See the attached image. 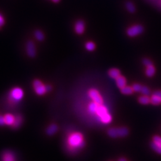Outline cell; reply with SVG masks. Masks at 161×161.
Wrapping results in <instances>:
<instances>
[{
    "instance_id": "6da1fadb",
    "label": "cell",
    "mask_w": 161,
    "mask_h": 161,
    "mask_svg": "<svg viewBox=\"0 0 161 161\" xmlns=\"http://www.w3.org/2000/svg\"><path fill=\"white\" fill-rule=\"evenodd\" d=\"M68 141L69 145L73 148H82L85 145L83 135L80 133H74L70 134Z\"/></svg>"
},
{
    "instance_id": "7a4b0ae2",
    "label": "cell",
    "mask_w": 161,
    "mask_h": 161,
    "mask_svg": "<svg viewBox=\"0 0 161 161\" xmlns=\"http://www.w3.org/2000/svg\"><path fill=\"white\" fill-rule=\"evenodd\" d=\"M128 129L125 127L112 128L107 131V134L112 138L124 137L128 134Z\"/></svg>"
},
{
    "instance_id": "3957f363",
    "label": "cell",
    "mask_w": 161,
    "mask_h": 161,
    "mask_svg": "<svg viewBox=\"0 0 161 161\" xmlns=\"http://www.w3.org/2000/svg\"><path fill=\"white\" fill-rule=\"evenodd\" d=\"M23 95L24 93L22 88L19 87H14L10 91L9 99L11 103H17L23 99Z\"/></svg>"
},
{
    "instance_id": "277c9868",
    "label": "cell",
    "mask_w": 161,
    "mask_h": 161,
    "mask_svg": "<svg viewBox=\"0 0 161 161\" xmlns=\"http://www.w3.org/2000/svg\"><path fill=\"white\" fill-rule=\"evenodd\" d=\"M144 31V29L141 25H136L129 27L127 31V35L130 37H134L141 34Z\"/></svg>"
},
{
    "instance_id": "5b68a950",
    "label": "cell",
    "mask_w": 161,
    "mask_h": 161,
    "mask_svg": "<svg viewBox=\"0 0 161 161\" xmlns=\"http://www.w3.org/2000/svg\"><path fill=\"white\" fill-rule=\"evenodd\" d=\"M88 95L94 102L99 104H103V99L97 89H91L90 90L88 91Z\"/></svg>"
},
{
    "instance_id": "8992f818",
    "label": "cell",
    "mask_w": 161,
    "mask_h": 161,
    "mask_svg": "<svg viewBox=\"0 0 161 161\" xmlns=\"http://www.w3.org/2000/svg\"><path fill=\"white\" fill-rule=\"evenodd\" d=\"M33 87L35 93L39 95H43L47 92L45 86L38 80H35L33 82Z\"/></svg>"
},
{
    "instance_id": "52a82bcc",
    "label": "cell",
    "mask_w": 161,
    "mask_h": 161,
    "mask_svg": "<svg viewBox=\"0 0 161 161\" xmlns=\"http://www.w3.org/2000/svg\"><path fill=\"white\" fill-rule=\"evenodd\" d=\"M26 53L29 57L33 58L36 56V48L34 43L32 41H29L27 42L26 45Z\"/></svg>"
},
{
    "instance_id": "ba28073f",
    "label": "cell",
    "mask_w": 161,
    "mask_h": 161,
    "mask_svg": "<svg viewBox=\"0 0 161 161\" xmlns=\"http://www.w3.org/2000/svg\"><path fill=\"white\" fill-rule=\"evenodd\" d=\"M85 23L82 20L77 21L75 25V31L78 34H82L84 32Z\"/></svg>"
},
{
    "instance_id": "9c48e42d",
    "label": "cell",
    "mask_w": 161,
    "mask_h": 161,
    "mask_svg": "<svg viewBox=\"0 0 161 161\" xmlns=\"http://www.w3.org/2000/svg\"><path fill=\"white\" fill-rule=\"evenodd\" d=\"M116 85H117L118 87L120 89H121L122 88L124 87L125 86H126L127 81H126V79H125V77L120 75L116 79Z\"/></svg>"
},
{
    "instance_id": "30bf717a",
    "label": "cell",
    "mask_w": 161,
    "mask_h": 161,
    "mask_svg": "<svg viewBox=\"0 0 161 161\" xmlns=\"http://www.w3.org/2000/svg\"><path fill=\"white\" fill-rule=\"evenodd\" d=\"M107 113H109L108 110H107V109L103 104H100L99 105L98 107V109L96 113H95V114H96L99 118H100L102 116H103L104 115L106 114Z\"/></svg>"
},
{
    "instance_id": "8fae6325",
    "label": "cell",
    "mask_w": 161,
    "mask_h": 161,
    "mask_svg": "<svg viewBox=\"0 0 161 161\" xmlns=\"http://www.w3.org/2000/svg\"><path fill=\"white\" fill-rule=\"evenodd\" d=\"M58 130V127L57 125L56 124H51L50 125V126L47 128L46 130V133L48 135H53L55 134V133H56V132Z\"/></svg>"
},
{
    "instance_id": "7c38bea8",
    "label": "cell",
    "mask_w": 161,
    "mask_h": 161,
    "mask_svg": "<svg viewBox=\"0 0 161 161\" xmlns=\"http://www.w3.org/2000/svg\"><path fill=\"white\" fill-rule=\"evenodd\" d=\"M99 105L100 104H99L96 103H95L94 102V101L92 103H89L88 107V109L89 112L91 114H94V113H96Z\"/></svg>"
},
{
    "instance_id": "4fadbf2b",
    "label": "cell",
    "mask_w": 161,
    "mask_h": 161,
    "mask_svg": "<svg viewBox=\"0 0 161 161\" xmlns=\"http://www.w3.org/2000/svg\"><path fill=\"white\" fill-rule=\"evenodd\" d=\"M4 119L5 124L7 125H13L15 121V117L11 114H6L4 116Z\"/></svg>"
},
{
    "instance_id": "5bb4252c",
    "label": "cell",
    "mask_w": 161,
    "mask_h": 161,
    "mask_svg": "<svg viewBox=\"0 0 161 161\" xmlns=\"http://www.w3.org/2000/svg\"><path fill=\"white\" fill-rule=\"evenodd\" d=\"M108 74L110 78L115 80L121 75L120 71H119L118 69H115V68H112L110 69Z\"/></svg>"
},
{
    "instance_id": "9a60e30c",
    "label": "cell",
    "mask_w": 161,
    "mask_h": 161,
    "mask_svg": "<svg viewBox=\"0 0 161 161\" xmlns=\"http://www.w3.org/2000/svg\"><path fill=\"white\" fill-rule=\"evenodd\" d=\"M100 119L101 122L102 123L105 124H109V123L111 122L112 118L110 114H109V113H107L106 114H105L103 116L100 117Z\"/></svg>"
},
{
    "instance_id": "2e32d148",
    "label": "cell",
    "mask_w": 161,
    "mask_h": 161,
    "mask_svg": "<svg viewBox=\"0 0 161 161\" xmlns=\"http://www.w3.org/2000/svg\"><path fill=\"white\" fill-rule=\"evenodd\" d=\"M139 102L142 104H148L150 103V98L148 95H144L141 96L139 98Z\"/></svg>"
},
{
    "instance_id": "e0dca14e",
    "label": "cell",
    "mask_w": 161,
    "mask_h": 161,
    "mask_svg": "<svg viewBox=\"0 0 161 161\" xmlns=\"http://www.w3.org/2000/svg\"><path fill=\"white\" fill-rule=\"evenodd\" d=\"M150 103L153 105H159L161 103V99L158 95L153 94L150 97Z\"/></svg>"
},
{
    "instance_id": "ac0fdd59",
    "label": "cell",
    "mask_w": 161,
    "mask_h": 161,
    "mask_svg": "<svg viewBox=\"0 0 161 161\" xmlns=\"http://www.w3.org/2000/svg\"><path fill=\"white\" fill-rule=\"evenodd\" d=\"M121 91L122 94L125 95H130L134 92L132 87L129 86H125L124 87L122 88L121 89Z\"/></svg>"
},
{
    "instance_id": "d6986e66",
    "label": "cell",
    "mask_w": 161,
    "mask_h": 161,
    "mask_svg": "<svg viewBox=\"0 0 161 161\" xmlns=\"http://www.w3.org/2000/svg\"><path fill=\"white\" fill-rule=\"evenodd\" d=\"M146 74L148 77H152L154 75L155 73V68L153 66V65L149 66L148 67H146Z\"/></svg>"
},
{
    "instance_id": "ffe728a7",
    "label": "cell",
    "mask_w": 161,
    "mask_h": 161,
    "mask_svg": "<svg viewBox=\"0 0 161 161\" xmlns=\"http://www.w3.org/2000/svg\"><path fill=\"white\" fill-rule=\"evenodd\" d=\"M14 157L13 153L7 152H5L3 155V160L4 161H14Z\"/></svg>"
},
{
    "instance_id": "44dd1931",
    "label": "cell",
    "mask_w": 161,
    "mask_h": 161,
    "mask_svg": "<svg viewBox=\"0 0 161 161\" xmlns=\"http://www.w3.org/2000/svg\"><path fill=\"white\" fill-rule=\"evenodd\" d=\"M22 117L21 115H18L15 117V121L13 125V127L15 128L19 127L22 123Z\"/></svg>"
},
{
    "instance_id": "7402d4cb",
    "label": "cell",
    "mask_w": 161,
    "mask_h": 161,
    "mask_svg": "<svg viewBox=\"0 0 161 161\" xmlns=\"http://www.w3.org/2000/svg\"><path fill=\"white\" fill-rule=\"evenodd\" d=\"M34 36L35 38L39 41H43L44 39V35L43 32L39 31V30H37L34 32Z\"/></svg>"
},
{
    "instance_id": "603a6c76",
    "label": "cell",
    "mask_w": 161,
    "mask_h": 161,
    "mask_svg": "<svg viewBox=\"0 0 161 161\" xmlns=\"http://www.w3.org/2000/svg\"><path fill=\"white\" fill-rule=\"evenodd\" d=\"M151 147L154 151H155L158 154H161V146L157 145L156 143H155L154 142L152 141L151 143Z\"/></svg>"
},
{
    "instance_id": "cb8c5ba5",
    "label": "cell",
    "mask_w": 161,
    "mask_h": 161,
    "mask_svg": "<svg viewBox=\"0 0 161 161\" xmlns=\"http://www.w3.org/2000/svg\"><path fill=\"white\" fill-rule=\"evenodd\" d=\"M85 48L88 51H92L94 50L95 48V44L93 43V42L89 41L85 44Z\"/></svg>"
},
{
    "instance_id": "d4e9b609",
    "label": "cell",
    "mask_w": 161,
    "mask_h": 161,
    "mask_svg": "<svg viewBox=\"0 0 161 161\" xmlns=\"http://www.w3.org/2000/svg\"><path fill=\"white\" fill-rule=\"evenodd\" d=\"M126 7L128 11H129L130 13H134L135 10V8L134 5L131 2H128L126 4Z\"/></svg>"
},
{
    "instance_id": "484cf974",
    "label": "cell",
    "mask_w": 161,
    "mask_h": 161,
    "mask_svg": "<svg viewBox=\"0 0 161 161\" xmlns=\"http://www.w3.org/2000/svg\"><path fill=\"white\" fill-rule=\"evenodd\" d=\"M142 87L141 85L139 84V83H134L133 85L132 86V88L133 89V91L137 93H140Z\"/></svg>"
},
{
    "instance_id": "4316f807",
    "label": "cell",
    "mask_w": 161,
    "mask_h": 161,
    "mask_svg": "<svg viewBox=\"0 0 161 161\" xmlns=\"http://www.w3.org/2000/svg\"><path fill=\"white\" fill-rule=\"evenodd\" d=\"M144 95H149L150 93V91L147 87H142L141 92Z\"/></svg>"
},
{
    "instance_id": "83f0119b",
    "label": "cell",
    "mask_w": 161,
    "mask_h": 161,
    "mask_svg": "<svg viewBox=\"0 0 161 161\" xmlns=\"http://www.w3.org/2000/svg\"><path fill=\"white\" fill-rule=\"evenodd\" d=\"M153 141L161 146V137L158 135H155L153 137Z\"/></svg>"
},
{
    "instance_id": "f1b7e54d",
    "label": "cell",
    "mask_w": 161,
    "mask_h": 161,
    "mask_svg": "<svg viewBox=\"0 0 161 161\" xmlns=\"http://www.w3.org/2000/svg\"><path fill=\"white\" fill-rule=\"evenodd\" d=\"M143 63L145 66H146V67H148V66H149L153 65V63H152V61L150 60H149V59H147V58L143 59Z\"/></svg>"
},
{
    "instance_id": "f546056e",
    "label": "cell",
    "mask_w": 161,
    "mask_h": 161,
    "mask_svg": "<svg viewBox=\"0 0 161 161\" xmlns=\"http://www.w3.org/2000/svg\"><path fill=\"white\" fill-rule=\"evenodd\" d=\"M5 23V20H4V18L3 16V15L0 13V27L3 26Z\"/></svg>"
},
{
    "instance_id": "4dcf8cb0",
    "label": "cell",
    "mask_w": 161,
    "mask_h": 161,
    "mask_svg": "<svg viewBox=\"0 0 161 161\" xmlns=\"http://www.w3.org/2000/svg\"><path fill=\"white\" fill-rule=\"evenodd\" d=\"M5 124V122L4 116H0V125L2 126V125H4Z\"/></svg>"
},
{
    "instance_id": "1f68e13d",
    "label": "cell",
    "mask_w": 161,
    "mask_h": 161,
    "mask_svg": "<svg viewBox=\"0 0 161 161\" xmlns=\"http://www.w3.org/2000/svg\"><path fill=\"white\" fill-rule=\"evenodd\" d=\"M153 94L158 95V96L161 99V91H157L156 92H154Z\"/></svg>"
},
{
    "instance_id": "d6a6232c",
    "label": "cell",
    "mask_w": 161,
    "mask_h": 161,
    "mask_svg": "<svg viewBox=\"0 0 161 161\" xmlns=\"http://www.w3.org/2000/svg\"><path fill=\"white\" fill-rule=\"evenodd\" d=\"M45 89H46V91L47 92H49L51 90V87L49 85H45Z\"/></svg>"
},
{
    "instance_id": "836d02e7",
    "label": "cell",
    "mask_w": 161,
    "mask_h": 161,
    "mask_svg": "<svg viewBox=\"0 0 161 161\" xmlns=\"http://www.w3.org/2000/svg\"><path fill=\"white\" fill-rule=\"evenodd\" d=\"M118 161H127V160L125 159V158H121Z\"/></svg>"
},
{
    "instance_id": "e575fe53",
    "label": "cell",
    "mask_w": 161,
    "mask_h": 161,
    "mask_svg": "<svg viewBox=\"0 0 161 161\" xmlns=\"http://www.w3.org/2000/svg\"><path fill=\"white\" fill-rule=\"evenodd\" d=\"M52 1L54 2V3H58L60 1V0H52Z\"/></svg>"
}]
</instances>
